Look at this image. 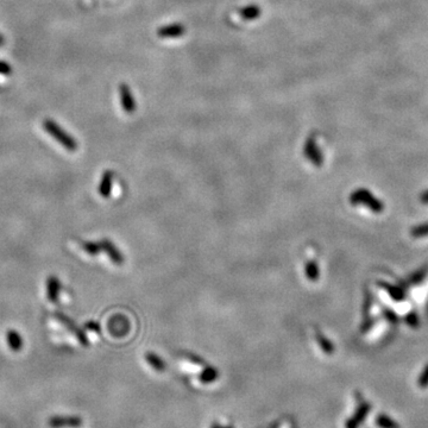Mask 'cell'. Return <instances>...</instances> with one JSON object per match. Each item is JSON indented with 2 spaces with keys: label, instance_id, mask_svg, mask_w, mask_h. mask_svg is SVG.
<instances>
[{
  "label": "cell",
  "instance_id": "6da1fadb",
  "mask_svg": "<svg viewBox=\"0 0 428 428\" xmlns=\"http://www.w3.org/2000/svg\"><path fill=\"white\" fill-rule=\"evenodd\" d=\"M43 129L48 135H50L54 140L59 142L65 149L69 150V151H75L77 149V142L68 132H66L61 126L56 124L54 120L45 119L43 122Z\"/></svg>",
  "mask_w": 428,
  "mask_h": 428
},
{
  "label": "cell",
  "instance_id": "7a4b0ae2",
  "mask_svg": "<svg viewBox=\"0 0 428 428\" xmlns=\"http://www.w3.org/2000/svg\"><path fill=\"white\" fill-rule=\"evenodd\" d=\"M350 201L354 205H365L366 207H369L372 212L375 213H381L383 212V204L382 201H379L378 199H376L371 193H369L366 189H357L355 193H352L351 197H350Z\"/></svg>",
  "mask_w": 428,
  "mask_h": 428
},
{
  "label": "cell",
  "instance_id": "3957f363",
  "mask_svg": "<svg viewBox=\"0 0 428 428\" xmlns=\"http://www.w3.org/2000/svg\"><path fill=\"white\" fill-rule=\"evenodd\" d=\"M54 316H55L57 320L61 322L63 326L67 328L68 331H71V332L73 333L75 337H76L77 340H79L81 345H82V346H88L89 345L88 338H87L86 333L83 332V331L81 330V328L79 326H77V325L75 324V322L73 320H71V318H68L67 315H65L61 312L54 313Z\"/></svg>",
  "mask_w": 428,
  "mask_h": 428
},
{
  "label": "cell",
  "instance_id": "277c9868",
  "mask_svg": "<svg viewBox=\"0 0 428 428\" xmlns=\"http://www.w3.org/2000/svg\"><path fill=\"white\" fill-rule=\"evenodd\" d=\"M82 425V419L75 415H55L49 419L51 428H80Z\"/></svg>",
  "mask_w": 428,
  "mask_h": 428
},
{
  "label": "cell",
  "instance_id": "5b68a950",
  "mask_svg": "<svg viewBox=\"0 0 428 428\" xmlns=\"http://www.w3.org/2000/svg\"><path fill=\"white\" fill-rule=\"evenodd\" d=\"M303 155L306 156V157L308 158L314 165L320 167L322 164V155L320 152V149H319L318 144H316V140L314 138V136H312V137H309L308 140H307L303 147Z\"/></svg>",
  "mask_w": 428,
  "mask_h": 428
},
{
  "label": "cell",
  "instance_id": "8992f818",
  "mask_svg": "<svg viewBox=\"0 0 428 428\" xmlns=\"http://www.w3.org/2000/svg\"><path fill=\"white\" fill-rule=\"evenodd\" d=\"M119 99H120V104H122L123 110H124L125 112L128 113L135 112L136 107H137L135 96L132 95L129 86L125 85V83H122L119 87Z\"/></svg>",
  "mask_w": 428,
  "mask_h": 428
},
{
  "label": "cell",
  "instance_id": "52a82bcc",
  "mask_svg": "<svg viewBox=\"0 0 428 428\" xmlns=\"http://www.w3.org/2000/svg\"><path fill=\"white\" fill-rule=\"evenodd\" d=\"M47 297L51 303H57L60 300V294H61L62 285L59 277L55 275H50L47 279Z\"/></svg>",
  "mask_w": 428,
  "mask_h": 428
},
{
  "label": "cell",
  "instance_id": "ba28073f",
  "mask_svg": "<svg viewBox=\"0 0 428 428\" xmlns=\"http://www.w3.org/2000/svg\"><path fill=\"white\" fill-rule=\"evenodd\" d=\"M186 34L185 25L179 23L169 24V25L162 26L157 30V35L162 38H176Z\"/></svg>",
  "mask_w": 428,
  "mask_h": 428
},
{
  "label": "cell",
  "instance_id": "9c48e42d",
  "mask_svg": "<svg viewBox=\"0 0 428 428\" xmlns=\"http://www.w3.org/2000/svg\"><path fill=\"white\" fill-rule=\"evenodd\" d=\"M101 250L106 252L111 261L116 264H122L124 262V257L120 254V251L117 249V246L108 239H102L100 242Z\"/></svg>",
  "mask_w": 428,
  "mask_h": 428
},
{
  "label": "cell",
  "instance_id": "30bf717a",
  "mask_svg": "<svg viewBox=\"0 0 428 428\" xmlns=\"http://www.w3.org/2000/svg\"><path fill=\"white\" fill-rule=\"evenodd\" d=\"M108 327H110L111 332H112L113 336H124L126 334V332L129 331V321L126 320L125 318H123V316H114V318L111 319L110 325H108Z\"/></svg>",
  "mask_w": 428,
  "mask_h": 428
},
{
  "label": "cell",
  "instance_id": "8fae6325",
  "mask_svg": "<svg viewBox=\"0 0 428 428\" xmlns=\"http://www.w3.org/2000/svg\"><path fill=\"white\" fill-rule=\"evenodd\" d=\"M112 185H113V173L111 170L104 171L102 174L100 183H99V194L102 198H108L112 192Z\"/></svg>",
  "mask_w": 428,
  "mask_h": 428
},
{
  "label": "cell",
  "instance_id": "7c38bea8",
  "mask_svg": "<svg viewBox=\"0 0 428 428\" xmlns=\"http://www.w3.org/2000/svg\"><path fill=\"white\" fill-rule=\"evenodd\" d=\"M6 343H7L8 348H10L12 351H14V352L20 351V350L23 349V345H24L23 337L20 336V333L16 330H7L6 331Z\"/></svg>",
  "mask_w": 428,
  "mask_h": 428
},
{
  "label": "cell",
  "instance_id": "4fadbf2b",
  "mask_svg": "<svg viewBox=\"0 0 428 428\" xmlns=\"http://www.w3.org/2000/svg\"><path fill=\"white\" fill-rule=\"evenodd\" d=\"M262 10L258 5H248L240 8L239 14L244 20H254L261 16Z\"/></svg>",
  "mask_w": 428,
  "mask_h": 428
},
{
  "label": "cell",
  "instance_id": "5bb4252c",
  "mask_svg": "<svg viewBox=\"0 0 428 428\" xmlns=\"http://www.w3.org/2000/svg\"><path fill=\"white\" fill-rule=\"evenodd\" d=\"M145 359H146V363L149 364L152 369H155L157 372H163V370L165 369V365L163 360L159 359L157 356L153 354H147L145 356Z\"/></svg>",
  "mask_w": 428,
  "mask_h": 428
},
{
  "label": "cell",
  "instance_id": "9a60e30c",
  "mask_svg": "<svg viewBox=\"0 0 428 428\" xmlns=\"http://www.w3.org/2000/svg\"><path fill=\"white\" fill-rule=\"evenodd\" d=\"M381 285H382V287H383L385 290L388 291L389 295H390V296L393 297L394 300L400 301V300L405 299V293H403V291L401 290L399 287H395V285H389L388 283H384V282H381Z\"/></svg>",
  "mask_w": 428,
  "mask_h": 428
},
{
  "label": "cell",
  "instance_id": "2e32d148",
  "mask_svg": "<svg viewBox=\"0 0 428 428\" xmlns=\"http://www.w3.org/2000/svg\"><path fill=\"white\" fill-rule=\"evenodd\" d=\"M82 249L90 256L98 255L99 252L101 251L100 243H95V242H83Z\"/></svg>",
  "mask_w": 428,
  "mask_h": 428
},
{
  "label": "cell",
  "instance_id": "e0dca14e",
  "mask_svg": "<svg viewBox=\"0 0 428 428\" xmlns=\"http://www.w3.org/2000/svg\"><path fill=\"white\" fill-rule=\"evenodd\" d=\"M306 274H307V277H308L310 281H316V280L319 279L318 264H316L315 262H310V263L307 264Z\"/></svg>",
  "mask_w": 428,
  "mask_h": 428
},
{
  "label": "cell",
  "instance_id": "ac0fdd59",
  "mask_svg": "<svg viewBox=\"0 0 428 428\" xmlns=\"http://www.w3.org/2000/svg\"><path fill=\"white\" fill-rule=\"evenodd\" d=\"M412 234H413V236H414V237H424V236H427V234H428V224H425V225L418 226V227L413 228Z\"/></svg>",
  "mask_w": 428,
  "mask_h": 428
},
{
  "label": "cell",
  "instance_id": "d6986e66",
  "mask_svg": "<svg viewBox=\"0 0 428 428\" xmlns=\"http://www.w3.org/2000/svg\"><path fill=\"white\" fill-rule=\"evenodd\" d=\"M85 327L87 328V330L93 331V332H95V333H100V325H99L98 322L88 321L85 324Z\"/></svg>",
  "mask_w": 428,
  "mask_h": 428
},
{
  "label": "cell",
  "instance_id": "ffe728a7",
  "mask_svg": "<svg viewBox=\"0 0 428 428\" xmlns=\"http://www.w3.org/2000/svg\"><path fill=\"white\" fill-rule=\"evenodd\" d=\"M407 322H408V325H411L412 327H417L419 325L418 315L415 314V313H411V314L407 316Z\"/></svg>",
  "mask_w": 428,
  "mask_h": 428
},
{
  "label": "cell",
  "instance_id": "44dd1931",
  "mask_svg": "<svg viewBox=\"0 0 428 428\" xmlns=\"http://www.w3.org/2000/svg\"><path fill=\"white\" fill-rule=\"evenodd\" d=\"M11 73L10 66L6 65L4 62H0V74H8Z\"/></svg>",
  "mask_w": 428,
  "mask_h": 428
},
{
  "label": "cell",
  "instance_id": "7402d4cb",
  "mask_svg": "<svg viewBox=\"0 0 428 428\" xmlns=\"http://www.w3.org/2000/svg\"><path fill=\"white\" fill-rule=\"evenodd\" d=\"M421 203L423 204H428V191L425 192L423 195H421Z\"/></svg>",
  "mask_w": 428,
  "mask_h": 428
},
{
  "label": "cell",
  "instance_id": "603a6c76",
  "mask_svg": "<svg viewBox=\"0 0 428 428\" xmlns=\"http://www.w3.org/2000/svg\"><path fill=\"white\" fill-rule=\"evenodd\" d=\"M4 44V38H2V36L0 35V45H2Z\"/></svg>",
  "mask_w": 428,
  "mask_h": 428
}]
</instances>
